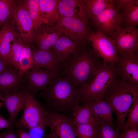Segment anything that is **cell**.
<instances>
[{"label":"cell","mask_w":138,"mask_h":138,"mask_svg":"<svg viewBox=\"0 0 138 138\" xmlns=\"http://www.w3.org/2000/svg\"><path fill=\"white\" fill-rule=\"evenodd\" d=\"M39 96L52 111L63 114L72 113L82 101L79 88L69 77L60 74L54 77Z\"/></svg>","instance_id":"6da1fadb"},{"label":"cell","mask_w":138,"mask_h":138,"mask_svg":"<svg viewBox=\"0 0 138 138\" xmlns=\"http://www.w3.org/2000/svg\"><path fill=\"white\" fill-rule=\"evenodd\" d=\"M99 57L93 48L88 50L82 45L67 59L60 63L59 74L69 77L73 84L79 88L102 62Z\"/></svg>","instance_id":"7a4b0ae2"},{"label":"cell","mask_w":138,"mask_h":138,"mask_svg":"<svg viewBox=\"0 0 138 138\" xmlns=\"http://www.w3.org/2000/svg\"><path fill=\"white\" fill-rule=\"evenodd\" d=\"M116 65L102 61L79 88L83 103L102 100L107 91L119 79Z\"/></svg>","instance_id":"3957f363"},{"label":"cell","mask_w":138,"mask_h":138,"mask_svg":"<svg viewBox=\"0 0 138 138\" xmlns=\"http://www.w3.org/2000/svg\"><path fill=\"white\" fill-rule=\"evenodd\" d=\"M138 99V84L118 80L107 91L102 99L109 103L116 113V127L122 129L127 115L134 102Z\"/></svg>","instance_id":"277c9868"},{"label":"cell","mask_w":138,"mask_h":138,"mask_svg":"<svg viewBox=\"0 0 138 138\" xmlns=\"http://www.w3.org/2000/svg\"><path fill=\"white\" fill-rule=\"evenodd\" d=\"M25 104L22 116L15 123L19 128L30 129L38 125L46 128L47 123L48 110L41 105L34 95L28 89L23 90Z\"/></svg>","instance_id":"5b68a950"},{"label":"cell","mask_w":138,"mask_h":138,"mask_svg":"<svg viewBox=\"0 0 138 138\" xmlns=\"http://www.w3.org/2000/svg\"><path fill=\"white\" fill-rule=\"evenodd\" d=\"M53 26L62 34L82 45L84 41L88 40L91 32L82 20L60 15L57 22Z\"/></svg>","instance_id":"8992f818"},{"label":"cell","mask_w":138,"mask_h":138,"mask_svg":"<svg viewBox=\"0 0 138 138\" xmlns=\"http://www.w3.org/2000/svg\"><path fill=\"white\" fill-rule=\"evenodd\" d=\"M16 7L12 24L16 25L17 36L25 45L34 41V32L32 20L23 1L16 2Z\"/></svg>","instance_id":"52a82bcc"},{"label":"cell","mask_w":138,"mask_h":138,"mask_svg":"<svg viewBox=\"0 0 138 138\" xmlns=\"http://www.w3.org/2000/svg\"><path fill=\"white\" fill-rule=\"evenodd\" d=\"M47 122L51 130L45 138H77L72 119L65 114L48 110Z\"/></svg>","instance_id":"ba28073f"},{"label":"cell","mask_w":138,"mask_h":138,"mask_svg":"<svg viewBox=\"0 0 138 138\" xmlns=\"http://www.w3.org/2000/svg\"><path fill=\"white\" fill-rule=\"evenodd\" d=\"M88 40L90 42L96 53L103 61L116 65L119 60L114 40L100 32H91Z\"/></svg>","instance_id":"9c48e42d"},{"label":"cell","mask_w":138,"mask_h":138,"mask_svg":"<svg viewBox=\"0 0 138 138\" xmlns=\"http://www.w3.org/2000/svg\"><path fill=\"white\" fill-rule=\"evenodd\" d=\"M92 21L97 32L112 37L122 23V17L113 1L109 7L100 13Z\"/></svg>","instance_id":"30bf717a"},{"label":"cell","mask_w":138,"mask_h":138,"mask_svg":"<svg viewBox=\"0 0 138 138\" xmlns=\"http://www.w3.org/2000/svg\"><path fill=\"white\" fill-rule=\"evenodd\" d=\"M112 37L118 55L138 53V30L136 27L120 26Z\"/></svg>","instance_id":"8fae6325"},{"label":"cell","mask_w":138,"mask_h":138,"mask_svg":"<svg viewBox=\"0 0 138 138\" xmlns=\"http://www.w3.org/2000/svg\"><path fill=\"white\" fill-rule=\"evenodd\" d=\"M119 60L116 64L120 79L138 84V53L119 55Z\"/></svg>","instance_id":"7c38bea8"},{"label":"cell","mask_w":138,"mask_h":138,"mask_svg":"<svg viewBox=\"0 0 138 138\" xmlns=\"http://www.w3.org/2000/svg\"><path fill=\"white\" fill-rule=\"evenodd\" d=\"M24 75L28 84V90L34 95L47 87L55 76L49 71L35 65Z\"/></svg>","instance_id":"4fadbf2b"},{"label":"cell","mask_w":138,"mask_h":138,"mask_svg":"<svg viewBox=\"0 0 138 138\" xmlns=\"http://www.w3.org/2000/svg\"><path fill=\"white\" fill-rule=\"evenodd\" d=\"M32 51L35 65L49 71L55 75L59 74L60 63L52 50L34 49Z\"/></svg>","instance_id":"5bb4252c"},{"label":"cell","mask_w":138,"mask_h":138,"mask_svg":"<svg viewBox=\"0 0 138 138\" xmlns=\"http://www.w3.org/2000/svg\"><path fill=\"white\" fill-rule=\"evenodd\" d=\"M62 35L53 26L50 27L43 24L35 33L34 40L38 49L43 50H52Z\"/></svg>","instance_id":"9a60e30c"},{"label":"cell","mask_w":138,"mask_h":138,"mask_svg":"<svg viewBox=\"0 0 138 138\" xmlns=\"http://www.w3.org/2000/svg\"><path fill=\"white\" fill-rule=\"evenodd\" d=\"M115 6L122 15L123 22L126 26L136 27L138 25V1L113 0Z\"/></svg>","instance_id":"2e32d148"},{"label":"cell","mask_w":138,"mask_h":138,"mask_svg":"<svg viewBox=\"0 0 138 138\" xmlns=\"http://www.w3.org/2000/svg\"><path fill=\"white\" fill-rule=\"evenodd\" d=\"M18 70L9 67L0 74V91L3 96L18 90L23 80Z\"/></svg>","instance_id":"e0dca14e"},{"label":"cell","mask_w":138,"mask_h":138,"mask_svg":"<svg viewBox=\"0 0 138 138\" xmlns=\"http://www.w3.org/2000/svg\"><path fill=\"white\" fill-rule=\"evenodd\" d=\"M2 101L8 112L9 121L13 124L18 113L24 110L25 98L23 90H18L3 96Z\"/></svg>","instance_id":"ac0fdd59"},{"label":"cell","mask_w":138,"mask_h":138,"mask_svg":"<svg viewBox=\"0 0 138 138\" xmlns=\"http://www.w3.org/2000/svg\"><path fill=\"white\" fill-rule=\"evenodd\" d=\"M58 7L60 15L78 19L86 25L87 24L84 12L83 0H59Z\"/></svg>","instance_id":"d6986e66"},{"label":"cell","mask_w":138,"mask_h":138,"mask_svg":"<svg viewBox=\"0 0 138 138\" xmlns=\"http://www.w3.org/2000/svg\"><path fill=\"white\" fill-rule=\"evenodd\" d=\"M83 45L62 34L59 37L52 50L61 63L67 59Z\"/></svg>","instance_id":"ffe728a7"},{"label":"cell","mask_w":138,"mask_h":138,"mask_svg":"<svg viewBox=\"0 0 138 138\" xmlns=\"http://www.w3.org/2000/svg\"><path fill=\"white\" fill-rule=\"evenodd\" d=\"M42 25L51 27L55 25L60 15L58 7L59 0H39Z\"/></svg>","instance_id":"44dd1931"},{"label":"cell","mask_w":138,"mask_h":138,"mask_svg":"<svg viewBox=\"0 0 138 138\" xmlns=\"http://www.w3.org/2000/svg\"><path fill=\"white\" fill-rule=\"evenodd\" d=\"M17 38L18 37L12 24L7 22L4 24L0 37V57L9 66L8 59L11 46L10 42Z\"/></svg>","instance_id":"7402d4cb"},{"label":"cell","mask_w":138,"mask_h":138,"mask_svg":"<svg viewBox=\"0 0 138 138\" xmlns=\"http://www.w3.org/2000/svg\"><path fill=\"white\" fill-rule=\"evenodd\" d=\"M85 103L90 106L97 124H113L112 114L114 110L109 104L102 100Z\"/></svg>","instance_id":"603a6c76"},{"label":"cell","mask_w":138,"mask_h":138,"mask_svg":"<svg viewBox=\"0 0 138 138\" xmlns=\"http://www.w3.org/2000/svg\"><path fill=\"white\" fill-rule=\"evenodd\" d=\"M84 14L87 20L93 21L113 3L112 0H83Z\"/></svg>","instance_id":"cb8c5ba5"},{"label":"cell","mask_w":138,"mask_h":138,"mask_svg":"<svg viewBox=\"0 0 138 138\" xmlns=\"http://www.w3.org/2000/svg\"><path fill=\"white\" fill-rule=\"evenodd\" d=\"M72 114V122L74 126L88 123L97 124L91 107L88 103H84L82 106H77Z\"/></svg>","instance_id":"d4e9b609"},{"label":"cell","mask_w":138,"mask_h":138,"mask_svg":"<svg viewBox=\"0 0 138 138\" xmlns=\"http://www.w3.org/2000/svg\"><path fill=\"white\" fill-rule=\"evenodd\" d=\"M35 66L32 51L28 45H25L18 63L17 70L19 74L24 76L26 73Z\"/></svg>","instance_id":"484cf974"},{"label":"cell","mask_w":138,"mask_h":138,"mask_svg":"<svg viewBox=\"0 0 138 138\" xmlns=\"http://www.w3.org/2000/svg\"><path fill=\"white\" fill-rule=\"evenodd\" d=\"M32 20L34 33L42 25L39 0L23 1Z\"/></svg>","instance_id":"4316f807"},{"label":"cell","mask_w":138,"mask_h":138,"mask_svg":"<svg viewBox=\"0 0 138 138\" xmlns=\"http://www.w3.org/2000/svg\"><path fill=\"white\" fill-rule=\"evenodd\" d=\"M16 1L13 0H0V25L5 24L13 17Z\"/></svg>","instance_id":"83f0119b"},{"label":"cell","mask_w":138,"mask_h":138,"mask_svg":"<svg viewBox=\"0 0 138 138\" xmlns=\"http://www.w3.org/2000/svg\"><path fill=\"white\" fill-rule=\"evenodd\" d=\"M97 128L96 138H120V130L113 124L98 123Z\"/></svg>","instance_id":"f1b7e54d"},{"label":"cell","mask_w":138,"mask_h":138,"mask_svg":"<svg viewBox=\"0 0 138 138\" xmlns=\"http://www.w3.org/2000/svg\"><path fill=\"white\" fill-rule=\"evenodd\" d=\"M24 45L19 38L13 42L8 59V64L10 67L17 70L19 60Z\"/></svg>","instance_id":"f546056e"},{"label":"cell","mask_w":138,"mask_h":138,"mask_svg":"<svg viewBox=\"0 0 138 138\" xmlns=\"http://www.w3.org/2000/svg\"><path fill=\"white\" fill-rule=\"evenodd\" d=\"M97 125L88 123L75 126L77 138H96Z\"/></svg>","instance_id":"4dcf8cb0"},{"label":"cell","mask_w":138,"mask_h":138,"mask_svg":"<svg viewBox=\"0 0 138 138\" xmlns=\"http://www.w3.org/2000/svg\"><path fill=\"white\" fill-rule=\"evenodd\" d=\"M128 114L127 121L122 127V130L138 127V99L133 103Z\"/></svg>","instance_id":"1f68e13d"},{"label":"cell","mask_w":138,"mask_h":138,"mask_svg":"<svg viewBox=\"0 0 138 138\" xmlns=\"http://www.w3.org/2000/svg\"><path fill=\"white\" fill-rule=\"evenodd\" d=\"M45 128L41 125H38L29 129L28 132L31 138H45Z\"/></svg>","instance_id":"d6a6232c"},{"label":"cell","mask_w":138,"mask_h":138,"mask_svg":"<svg viewBox=\"0 0 138 138\" xmlns=\"http://www.w3.org/2000/svg\"><path fill=\"white\" fill-rule=\"evenodd\" d=\"M120 138H138V127L122 130Z\"/></svg>","instance_id":"836d02e7"},{"label":"cell","mask_w":138,"mask_h":138,"mask_svg":"<svg viewBox=\"0 0 138 138\" xmlns=\"http://www.w3.org/2000/svg\"><path fill=\"white\" fill-rule=\"evenodd\" d=\"M13 124L0 114V130L12 128Z\"/></svg>","instance_id":"e575fe53"},{"label":"cell","mask_w":138,"mask_h":138,"mask_svg":"<svg viewBox=\"0 0 138 138\" xmlns=\"http://www.w3.org/2000/svg\"><path fill=\"white\" fill-rule=\"evenodd\" d=\"M1 138H17L16 135L12 128L2 133Z\"/></svg>","instance_id":"d590c367"},{"label":"cell","mask_w":138,"mask_h":138,"mask_svg":"<svg viewBox=\"0 0 138 138\" xmlns=\"http://www.w3.org/2000/svg\"><path fill=\"white\" fill-rule=\"evenodd\" d=\"M10 66L0 57V74L5 72Z\"/></svg>","instance_id":"8d00e7d4"},{"label":"cell","mask_w":138,"mask_h":138,"mask_svg":"<svg viewBox=\"0 0 138 138\" xmlns=\"http://www.w3.org/2000/svg\"><path fill=\"white\" fill-rule=\"evenodd\" d=\"M18 135L19 138H31L28 132L23 128H19Z\"/></svg>","instance_id":"74e56055"},{"label":"cell","mask_w":138,"mask_h":138,"mask_svg":"<svg viewBox=\"0 0 138 138\" xmlns=\"http://www.w3.org/2000/svg\"><path fill=\"white\" fill-rule=\"evenodd\" d=\"M3 99V95L0 91V100L2 101Z\"/></svg>","instance_id":"f35d334b"},{"label":"cell","mask_w":138,"mask_h":138,"mask_svg":"<svg viewBox=\"0 0 138 138\" xmlns=\"http://www.w3.org/2000/svg\"><path fill=\"white\" fill-rule=\"evenodd\" d=\"M4 105H3V103L2 102H0V109Z\"/></svg>","instance_id":"ab89813d"},{"label":"cell","mask_w":138,"mask_h":138,"mask_svg":"<svg viewBox=\"0 0 138 138\" xmlns=\"http://www.w3.org/2000/svg\"><path fill=\"white\" fill-rule=\"evenodd\" d=\"M1 33V30L0 29V37Z\"/></svg>","instance_id":"60d3db41"},{"label":"cell","mask_w":138,"mask_h":138,"mask_svg":"<svg viewBox=\"0 0 138 138\" xmlns=\"http://www.w3.org/2000/svg\"><path fill=\"white\" fill-rule=\"evenodd\" d=\"M1 138V135H0V138Z\"/></svg>","instance_id":"b9f144b4"}]
</instances>
